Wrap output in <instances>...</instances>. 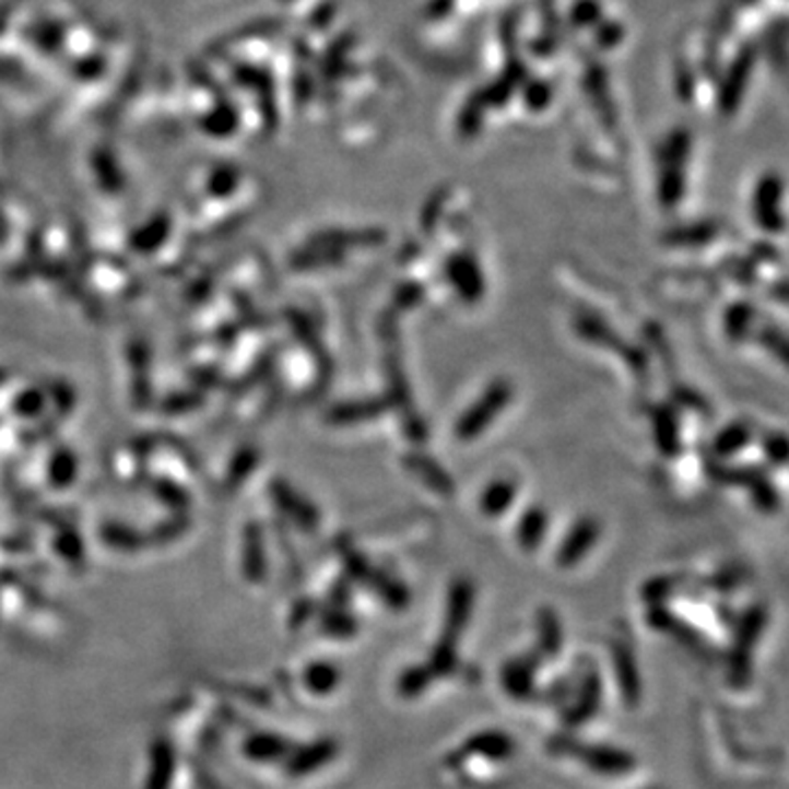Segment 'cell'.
I'll return each mask as SVG.
<instances>
[{"label":"cell","mask_w":789,"mask_h":789,"mask_svg":"<svg viewBox=\"0 0 789 789\" xmlns=\"http://www.w3.org/2000/svg\"><path fill=\"white\" fill-rule=\"evenodd\" d=\"M514 398V386L505 379H498L494 384H490V388L481 394V400L468 409L461 420L457 422V437L461 441H472L476 439L483 431H487V426L509 407Z\"/></svg>","instance_id":"obj_1"},{"label":"cell","mask_w":789,"mask_h":789,"mask_svg":"<svg viewBox=\"0 0 789 789\" xmlns=\"http://www.w3.org/2000/svg\"><path fill=\"white\" fill-rule=\"evenodd\" d=\"M575 329L581 338L590 340L592 344H599V346H608V349H614L619 355H623V360L636 370V373H643L645 366H647V357L643 355L640 349L636 346H629L625 344L616 331H612L601 318L592 316V314H581L575 318Z\"/></svg>","instance_id":"obj_2"},{"label":"cell","mask_w":789,"mask_h":789,"mask_svg":"<svg viewBox=\"0 0 789 789\" xmlns=\"http://www.w3.org/2000/svg\"><path fill=\"white\" fill-rule=\"evenodd\" d=\"M446 276L457 294L468 303H476L485 294V276L472 255H450L446 261Z\"/></svg>","instance_id":"obj_3"},{"label":"cell","mask_w":789,"mask_h":789,"mask_svg":"<svg viewBox=\"0 0 789 789\" xmlns=\"http://www.w3.org/2000/svg\"><path fill=\"white\" fill-rule=\"evenodd\" d=\"M780 198L782 187L776 176L763 178L754 193V215L756 222L767 233H780L782 231V215H780Z\"/></svg>","instance_id":"obj_4"},{"label":"cell","mask_w":789,"mask_h":789,"mask_svg":"<svg viewBox=\"0 0 789 789\" xmlns=\"http://www.w3.org/2000/svg\"><path fill=\"white\" fill-rule=\"evenodd\" d=\"M386 239L384 231L377 228H364V231H325L311 237V246H322V248H331V250H346V248H370V246H379Z\"/></svg>","instance_id":"obj_5"},{"label":"cell","mask_w":789,"mask_h":789,"mask_svg":"<svg viewBox=\"0 0 789 789\" xmlns=\"http://www.w3.org/2000/svg\"><path fill=\"white\" fill-rule=\"evenodd\" d=\"M599 533H601V529H599V525H597L594 520H590V518L579 520V522L573 527V531L568 533V538L564 540V544H562V549H560V553H557L560 564L570 566V564L579 562V560L592 549V544L597 542Z\"/></svg>","instance_id":"obj_6"},{"label":"cell","mask_w":789,"mask_h":789,"mask_svg":"<svg viewBox=\"0 0 789 789\" xmlns=\"http://www.w3.org/2000/svg\"><path fill=\"white\" fill-rule=\"evenodd\" d=\"M404 466L422 481L426 483L433 492H437L439 496H452L455 494V481L448 476V472L435 463L431 457L426 455H409L404 459Z\"/></svg>","instance_id":"obj_7"},{"label":"cell","mask_w":789,"mask_h":789,"mask_svg":"<svg viewBox=\"0 0 789 789\" xmlns=\"http://www.w3.org/2000/svg\"><path fill=\"white\" fill-rule=\"evenodd\" d=\"M388 409V404L384 400H360V402H344L338 404L329 411L327 420L333 426H355V424H364L370 422L375 417H379L384 411Z\"/></svg>","instance_id":"obj_8"},{"label":"cell","mask_w":789,"mask_h":789,"mask_svg":"<svg viewBox=\"0 0 789 789\" xmlns=\"http://www.w3.org/2000/svg\"><path fill=\"white\" fill-rule=\"evenodd\" d=\"M518 490L511 481H494L492 485L485 487L483 496H481V509L485 516H503L514 503H516Z\"/></svg>","instance_id":"obj_9"},{"label":"cell","mask_w":789,"mask_h":789,"mask_svg":"<svg viewBox=\"0 0 789 789\" xmlns=\"http://www.w3.org/2000/svg\"><path fill=\"white\" fill-rule=\"evenodd\" d=\"M546 527H549V516L542 507H531L527 514H522L518 522V540L522 549L529 551L535 549L540 540L546 535Z\"/></svg>","instance_id":"obj_10"},{"label":"cell","mask_w":789,"mask_h":789,"mask_svg":"<svg viewBox=\"0 0 789 789\" xmlns=\"http://www.w3.org/2000/svg\"><path fill=\"white\" fill-rule=\"evenodd\" d=\"M653 435L658 448L664 455L673 457L678 452V424L675 415L669 409H660L653 413Z\"/></svg>","instance_id":"obj_11"},{"label":"cell","mask_w":789,"mask_h":789,"mask_svg":"<svg viewBox=\"0 0 789 789\" xmlns=\"http://www.w3.org/2000/svg\"><path fill=\"white\" fill-rule=\"evenodd\" d=\"M717 228L713 224H695V226H680L664 235V242L671 246H699L715 237Z\"/></svg>","instance_id":"obj_12"},{"label":"cell","mask_w":789,"mask_h":789,"mask_svg":"<svg viewBox=\"0 0 789 789\" xmlns=\"http://www.w3.org/2000/svg\"><path fill=\"white\" fill-rule=\"evenodd\" d=\"M342 261V252L331 250V248H322V246H311L305 248L303 252H298L294 257V266L298 268H322V266H338Z\"/></svg>","instance_id":"obj_13"},{"label":"cell","mask_w":789,"mask_h":789,"mask_svg":"<svg viewBox=\"0 0 789 789\" xmlns=\"http://www.w3.org/2000/svg\"><path fill=\"white\" fill-rule=\"evenodd\" d=\"M279 498H283L285 507H290L287 511H292L303 525H307V527L318 525V514L314 511V507H311L307 501L296 498V496H294L290 490H285V487L279 490Z\"/></svg>","instance_id":"obj_14"},{"label":"cell","mask_w":789,"mask_h":789,"mask_svg":"<svg viewBox=\"0 0 789 789\" xmlns=\"http://www.w3.org/2000/svg\"><path fill=\"white\" fill-rule=\"evenodd\" d=\"M747 441V431L743 426H730L726 428L717 441H715V452L719 457H726V455H732L734 450H741Z\"/></svg>","instance_id":"obj_15"},{"label":"cell","mask_w":789,"mask_h":789,"mask_svg":"<svg viewBox=\"0 0 789 789\" xmlns=\"http://www.w3.org/2000/svg\"><path fill=\"white\" fill-rule=\"evenodd\" d=\"M422 296H424V287L415 283H407L398 290V294H394V301H398L400 307H413L422 301Z\"/></svg>","instance_id":"obj_16"},{"label":"cell","mask_w":789,"mask_h":789,"mask_svg":"<svg viewBox=\"0 0 789 789\" xmlns=\"http://www.w3.org/2000/svg\"><path fill=\"white\" fill-rule=\"evenodd\" d=\"M765 342L769 344V349H774V353H776L780 360L789 362V340L782 338L780 331H767Z\"/></svg>","instance_id":"obj_17"}]
</instances>
